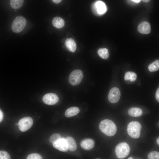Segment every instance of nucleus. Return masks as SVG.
<instances>
[{"label":"nucleus","mask_w":159,"mask_h":159,"mask_svg":"<svg viewBox=\"0 0 159 159\" xmlns=\"http://www.w3.org/2000/svg\"><path fill=\"white\" fill-rule=\"evenodd\" d=\"M128 159H132L133 158L132 157H130L128 158Z\"/></svg>","instance_id":"obj_32"},{"label":"nucleus","mask_w":159,"mask_h":159,"mask_svg":"<svg viewBox=\"0 0 159 159\" xmlns=\"http://www.w3.org/2000/svg\"><path fill=\"white\" fill-rule=\"evenodd\" d=\"M155 98L157 100L159 101V89L158 88L155 93Z\"/></svg>","instance_id":"obj_26"},{"label":"nucleus","mask_w":159,"mask_h":159,"mask_svg":"<svg viewBox=\"0 0 159 159\" xmlns=\"http://www.w3.org/2000/svg\"><path fill=\"white\" fill-rule=\"evenodd\" d=\"M99 127L102 132L109 136H113L117 132L116 125L110 120L105 119L102 121L100 123Z\"/></svg>","instance_id":"obj_1"},{"label":"nucleus","mask_w":159,"mask_h":159,"mask_svg":"<svg viewBox=\"0 0 159 159\" xmlns=\"http://www.w3.org/2000/svg\"><path fill=\"white\" fill-rule=\"evenodd\" d=\"M138 30L139 32L142 34H149L151 31V26L150 23L147 21L142 22L139 25Z\"/></svg>","instance_id":"obj_11"},{"label":"nucleus","mask_w":159,"mask_h":159,"mask_svg":"<svg viewBox=\"0 0 159 159\" xmlns=\"http://www.w3.org/2000/svg\"><path fill=\"white\" fill-rule=\"evenodd\" d=\"M92 8L93 12L97 14H102L106 11L105 4L100 1H97L95 2L92 4Z\"/></svg>","instance_id":"obj_7"},{"label":"nucleus","mask_w":159,"mask_h":159,"mask_svg":"<svg viewBox=\"0 0 159 159\" xmlns=\"http://www.w3.org/2000/svg\"><path fill=\"white\" fill-rule=\"evenodd\" d=\"M80 112L79 109L77 107H73L68 108L65 111V116L70 117L77 115Z\"/></svg>","instance_id":"obj_16"},{"label":"nucleus","mask_w":159,"mask_h":159,"mask_svg":"<svg viewBox=\"0 0 159 159\" xmlns=\"http://www.w3.org/2000/svg\"><path fill=\"white\" fill-rule=\"evenodd\" d=\"M27 159H42L41 156L37 153H31L27 157Z\"/></svg>","instance_id":"obj_25"},{"label":"nucleus","mask_w":159,"mask_h":159,"mask_svg":"<svg viewBox=\"0 0 159 159\" xmlns=\"http://www.w3.org/2000/svg\"><path fill=\"white\" fill-rule=\"evenodd\" d=\"M53 25L56 28L60 29L63 27L65 24L64 20L60 17H56L52 20Z\"/></svg>","instance_id":"obj_14"},{"label":"nucleus","mask_w":159,"mask_h":159,"mask_svg":"<svg viewBox=\"0 0 159 159\" xmlns=\"http://www.w3.org/2000/svg\"><path fill=\"white\" fill-rule=\"evenodd\" d=\"M148 158L149 159H159V152L156 151L150 152L148 155Z\"/></svg>","instance_id":"obj_22"},{"label":"nucleus","mask_w":159,"mask_h":159,"mask_svg":"<svg viewBox=\"0 0 159 159\" xmlns=\"http://www.w3.org/2000/svg\"><path fill=\"white\" fill-rule=\"evenodd\" d=\"M65 45L69 51L74 52L76 50L77 45L74 41L72 39H67L65 42Z\"/></svg>","instance_id":"obj_13"},{"label":"nucleus","mask_w":159,"mask_h":159,"mask_svg":"<svg viewBox=\"0 0 159 159\" xmlns=\"http://www.w3.org/2000/svg\"><path fill=\"white\" fill-rule=\"evenodd\" d=\"M97 53L101 58L104 59H107L109 56L108 50L105 48L99 49L97 51Z\"/></svg>","instance_id":"obj_20"},{"label":"nucleus","mask_w":159,"mask_h":159,"mask_svg":"<svg viewBox=\"0 0 159 159\" xmlns=\"http://www.w3.org/2000/svg\"><path fill=\"white\" fill-rule=\"evenodd\" d=\"M148 69L149 71L152 72L158 71L159 69V60H156L150 64L148 67Z\"/></svg>","instance_id":"obj_21"},{"label":"nucleus","mask_w":159,"mask_h":159,"mask_svg":"<svg viewBox=\"0 0 159 159\" xmlns=\"http://www.w3.org/2000/svg\"><path fill=\"white\" fill-rule=\"evenodd\" d=\"M120 97V91L117 87H114L110 90L108 95V99L111 103H115L117 102Z\"/></svg>","instance_id":"obj_8"},{"label":"nucleus","mask_w":159,"mask_h":159,"mask_svg":"<svg viewBox=\"0 0 159 159\" xmlns=\"http://www.w3.org/2000/svg\"><path fill=\"white\" fill-rule=\"evenodd\" d=\"M60 138H61V137L59 134H54L50 136L49 139V141L51 143H53Z\"/></svg>","instance_id":"obj_23"},{"label":"nucleus","mask_w":159,"mask_h":159,"mask_svg":"<svg viewBox=\"0 0 159 159\" xmlns=\"http://www.w3.org/2000/svg\"><path fill=\"white\" fill-rule=\"evenodd\" d=\"M16 125H18V123H16Z\"/></svg>","instance_id":"obj_33"},{"label":"nucleus","mask_w":159,"mask_h":159,"mask_svg":"<svg viewBox=\"0 0 159 159\" xmlns=\"http://www.w3.org/2000/svg\"><path fill=\"white\" fill-rule=\"evenodd\" d=\"M129 115L132 117H138L141 116L143 114L141 109L138 107H132L129 109L128 111Z\"/></svg>","instance_id":"obj_17"},{"label":"nucleus","mask_w":159,"mask_h":159,"mask_svg":"<svg viewBox=\"0 0 159 159\" xmlns=\"http://www.w3.org/2000/svg\"><path fill=\"white\" fill-rule=\"evenodd\" d=\"M156 142L157 144L159 145V138L158 137V138L156 140Z\"/></svg>","instance_id":"obj_30"},{"label":"nucleus","mask_w":159,"mask_h":159,"mask_svg":"<svg viewBox=\"0 0 159 159\" xmlns=\"http://www.w3.org/2000/svg\"><path fill=\"white\" fill-rule=\"evenodd\" d=\"M62 0H52V1L56 4H58Z\"/></svg>","instance_id":"obj_28"},{"label":"nucleus","mask_w":159,"mask_h":159,"mask_svg":"<svg viewBox=\"0 0 159 159\" xmlns=\"http://www.w3.org/2000/svg\"><path fill=\"white\" fill-rule=\"evenodd\" d=\"M83 76V73L81 70H75L72 72L69 75V82L73 86L77 85L81 82Z\"/></svg>","instance_id":"obj_5"},{"label":"nucleus","mask_w":159,"mask_h":159,"mask_svg":"<svg viewBox=\"0 0 159 159\" xmlns=\"http://www.w3.org/2000/svg\"><path fill=\"white\" fill-rule=\"evenodd\" d=\"M3 117V115L2 111L0 109V122L2 120Z\"/></svg>","instance_id":"obj_27"},{"label":"nucleus","mask_w":159,"mask_h":159,"mask_svg":"<svg viewBox=\"0 0 159 159\" xmlns=\"http://www.w3.org/2000/svg\"><path fill=\"white\" fill-rule=\"evenodd\" d=\"M33 121L29 117H26L21 119L18 123L19 128L21 132H25L29 129L32 126Z\"/></svg>","instance_id":"obj_6"},{"label":"nucleus","mask_w":159,"mask_h":159,"mask_svg":"<svg viewBox=\"0 0 159 159\" xmlns=\"http://www.w3.org/2000/svg\"><path fill=\"white\" fill-rule=\"evenodd\" d=\"M137 78L136 74L132 72L128 71L125 74L124 79L125 80H129L131 82L135 81Z\"/></svg>","instance_id":"obj_19"},{"label":"nucleus","mask_w":159,"mask_h":159,"mask_svg":"<svg viewBox=\"0 0 159 159\" xmlns=\"http://www.w3.org/2000/svg\"><path fill=\"white\" fill-rule=\"evenodd\" d=\"M59 97L55 94L52 93H47L43 97L42 100L46 104L52 105L56 104L59 101Z\"/></svg>","instance_id":"obj_9"},{"label":"nucleus","mask_w":159,"mask_h":159,"mask_svg":"<svg viewBox=\"0 0 159 159\" xmlns=\"http://www.w3.org/2000/svg\"><path fill=\"white\" fill-rule=\"evenodd\" d=\"M141 0L145 2H147L149 1L150 0Z\"/></svg>","instance_id":"obj_31"},{"label":"nucleus","mask_w":159,"mask_h":159,"mask_svg":"<svg viewBox=\"0 0 159 159\" xmlns=\"http://www.w3.org/2000/svg\"><path fill=\"white\" fill-rule=\"evenodd\" d=\"M141 126L137 121L130 122L127 127V132L129 135L133 138H138L140 135Z\"/></svg>","instance_id":"obj_2"},{"label":"nucleus","mask_w":159,"mask_h":159,"mask_svg":"<svg viewBox=\"0 0 159 159\" xmlns=\"http://www.w3.org/2000/svg\"><path fill=\"white\" fill-rule=\"evenodd\" d=\"M24 0H10V5L14 9H18L22 6Z\"/></svg>","instance_id":"obj_18"},{"label":"nucleus","mask_w":159,"mask_h":159,"mask_svg":"<svg viewBox=\"0 0 159 159\" xmlns=\"http://www.w3.org/2000/svg\"><path fill=\"white\" fill-rule=\"evenodd\" d=\"M53 145L54 148L61 151L66 152L68 150L67 141L64 138H60L53 143Z\"/></svg>","instance_id":"obj_10"},{"label":"nucleus","mask_w":159,"mask_h":159,"mask_svg":"<svg viewBox=\"0 0 159 159\" xmlns=\"http://www.w3.org/2000/svg\"><path fill=\"white\" fill-rule=\"evenodd\" d=\"M130 148L126 143L122 142L118 144L115 148L116 155L118 158L123 159L126 157L130 153Z\"/></svg>","instance_id":"obj_3"},{"label":"nucleus","mask_w":159,"mask_h":159,"mask_svg":"<svg viewBox=\"0 0 159 159\" xmlns=\"http://www.w3.org/2000/svg\"><path fill=\"white\" fill-rule=\"evenodd\" d=\"M10 156L9 154L5 151H0V159H10Z\"/></svg>","instance_id":"obj_24"},{"label":"nucleus","mask_w":159,"mask_h":159,"mask_svg":"<svg viewBox=\"0 0 159 159\" xmlns=\"http://www.w3.org/2000/svg\"><path fill=\"white\" fill-rule=\"evenodd\" d=\"M26 21L24 17L19 16L16 17L14 20L11 25L13 32L19 33L21 32L26 26Z\"/></svg>","instance_id":"obj_4"},{"label":"nucleus","mask_w":159,"mask_h":159,"mask_svg":"<svg viewBox=\"0 0 159 159\" xmlns=\"http://www.w3.org/2000/svg\"><path fill=\"white\" fill-rule=\"evenodd\" d=\"M65 139L68 149L71 151L75 150L77 148V145L74 139L71 137H67Z\"/></svg>","instance_id":"obj_15"},{"label":"nucleus","mask_w":159,"mask_h":159,"mask_svg":"<svg viewBox=\"0 0 159 159\" xmlns=\"http://www.w3.org/2000/svg\"><path fill=\"white\" fill-rule=\"evenodd\" d=\"M133 1L136 2L138 3L140 1V0H132Z\"/></svg>","instance_id":"obj_29"},{"label":"nucleus","mask_w":159,"mask_h":159,"mask_svg":"<svg viewBox=\"0 0 159 159\" xmlns=\"http://www.w3.org/2000/svg\"><path fill=\"white\" fill-rule=\"evenodd\" d=\"M95 142L92 139L87 138L82 140L81 143L80 145L83 149L89 150L92 149L94 147Z\"/></svg>","instance_id":"obj_12"}]
</instances>
